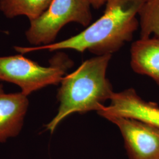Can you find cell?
Here are the masks:
<instances>
[{"mask_svg": "<svg viewBox=\"0 0 159 159\" xmlns=\"http://www.w3.org/2000/svg\"><path fill=\"white\" fill-rule=\"evenodd\" d=\"M145 0H107L103 14L79 34L66 40L38 47H17L22 54L39 50L89 51L96 56L119 51L132 40L139 27V14Z\"/></svg>", "mask_w": 159, "mask_h": 159, "instance_id": "cell-1", "label": "cell"}, {"mask_svg": "<svg viewBox=\"0 0 159 159\" xmlns=\"http://www.w3.org/2000/svg\"><path fill=\"white\" fill-rule=\"evenodd\" d=\"M112 55L96 56L85 60L74 72L64 77L57 98L60 102L56 116L46 125L52 133L69 115L98 111L114 93L106 77L108 64Z\"/></svg>", "mask_w": 159, "mask_h": 159, "instance_id": "cell-2", "label": "cell"}, {"mask_svg": "<svg viewBox=\"0 0 159 159\" xmlns=\"http://www.w3.org/2000/svg\"><path fill=\"white\" fill-rule=\"evenodd\" d=\"M72 61L59 53L48 67L41 66L21 55L0 57V80L18 85L26 96L46 87L61 83Z\"/></svg>", "mask_w": 159, "mask_h": 159, "instance_id": "cell-3", "label": "cell"}, {"mask_svg": "<svg viewBox=\"0 0 159 159\" xmlns=\"http://www.w3.org/2000/svg\"><path fill=\"white\" fill-rule=\"evenodd\" d=\"M91 7L88 0H52L40 17L30 21L27 39L33 45L47 46L68 23L88 27L92 20Z\"/></svg>", "mask_w": 159, "mask_h": 159, "instance_id": "cell-4", "label": "cell"}, {"mask_svg": "<svg viewBox=\"0 0 159 159\" xmlns=\"http://www.w3.org/2000/svg\"><path fill=\"white\" fill-rule=\"evenodd\" d=\"M102 117L121 132L129 159H159V129L138 120L113 115Z\"/></svg>", "mask_w": 159, "mask_h": 159, "instance_id": "cell-5", "label": "cell"}, {"mask_svg": "<svg viewBox=\"0 0 159 159\" xmlns=\"http://www.w3.org/2000/svg\"><path fill=\"white\" fill-rule=\"evenodd\" d=\"M28 107L27 96L21 92L6 93L0 84V143L19 134Z\"/></svg>", "mask_w": 159, "mask_h": 159, "instance_id": "cell-6", "label": "cell"}, {"mask_svg": "<svg viewBox=\"0 0 159 159\" xmlns=\"http://www.w3.org/2000/svg\"><path fill=\"white\" fill-rule=\"evenodd\" d=\"M111 110L116 116L138 120L159 129V107L139 96L134 89L118 93L114 97Z\"/></svg>", "mask_w": 159, "mask_h": 159, "instance_id": "cell-7", "label": "cell"}, {"mask_svg": "<svg viewBox=\"0 0 159 159\" xmlns=\"http://www.w3.org/2000/svg\"><path fill=\"white\" fill-rule=\"evenodd\" d=\"M131 66L134 72L148 75L159 85V39H140L130 49Z\"/></svg>", "mask_w": 159, "mask_h": 159, "instance_id": "cell-8", "label": "cell"}, {"mask_svg": "<svg viewBox=\"0 0 159 159\" xmlns=\"http://www.w3.org/2000/svg\"><path fill=\"white\" fill-rule=\"evenodd\" d=\"M52 1V0H0V11L8 18L25 16L31 21L40 17Z\"/></svg>", "mask_w": 159, "mask_h": 159, "instance_id": "cell-9", "label": "cell"}, {"mask_svg": "<svg viewBox=\"0 0 159 159\" xmlns=\"http://www.w3.org/2000/svg\"><path fill=\"white\" fill-rule=\"evenodd\" d=\"M140 39H159V0H145L139 14Z\"/></svg>", "mask_w": 159, "mask_h": 159, "instance_id": "cell-10", "label": "cell"}, {"mask_svg": "<svg viewBox=\"0 0 159 159\" xmlns=\"http://www.w3.org/2000/svg\"><path fill=\"white\" fill-rule=\"evenodd\" d=\"M90 2L92 7L95 9H99L102 7V6H105L107 0H88Z\"/></svg>", "mask_w": 159, "mask_h": 159, "instance_id": "cell-11", "label": "cell"}]
</instances>
